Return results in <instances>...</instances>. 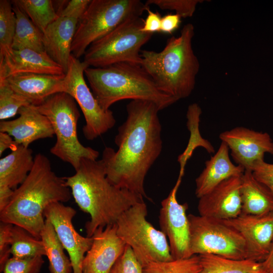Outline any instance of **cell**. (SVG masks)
Instances as JSON below:
<instances>
[{
	"label": "cell",
	"mask_w": 273,
	"mask_h": 273,
	"mask_svg": "<svg viewBox=\"0 0 273 273\" xmlns=\"http://www.w3.org/2000/svg\"><path fill=\"white\" fill-rule=\"evenodd\" d=\"M76 213L70 206L61 202L50 204L43 215L52 224L65 250L68 254L73 273H82L84 257L93 243V237H83L75 229L72 219Z\"/></svg>",
	"instance_id": "4fadbf2b"
},
{
	"label": "cell",
	"mask_w": 273,
	"mask_h": 273,
	"mask_svg": "<svg viewBox=\"0 0 273 273\" xmlns=\"http://www.w3.org/2000/svg\"><path fill=\"white\" fill-rule=\"evenodd\" d=\"M33 164L32 150L18 145L0 159V186L16 189L26 178Z\"/></svg>",
	"instance_id": "cb8c5ba5"
},
{
	"label": "cell",
	"mask_w": 273,
	"mask_h": 273,
	"mask_svg": "<svg viewBox=\"0 0 273 273\" xmlns=\"http://www.w3.org/2000/svg\"><path fill=\"white\" fill-rule=\"evenodd\" d=\"M44 260L42 257L31 258L10 257L3 269L4 273H39Z\"/></svg>",
	"instance_id": "e575fe53"
},
{
	"label": "cell",
	"mask_w": 273,
	"mask_h": 273,
	"mask_svg": "<svg viewBox=\"0 0 273 273\" xmlns=\"http://www.w3.org/2000/svg\"><path fill=\"white\" fill-rule=\"evenodd\" d=\"M18 145L8 133L0 132V156H2L6 150L10 149L12 151Z\"/></svg>",
	"instance_id": "b9f144b4"
},
{
	"label": "cell",
	"mask_w": 273,
	"mask_h": 273,
	"mask_svg": "<svg viewBox=\"0 0 273 273\" xmlns=\"http://www.w3.org/2000/svg\"><path fill=\"white\" fill-rule=\"evenodd\" d=\"M21 73L65 74L61 66L46 52L11 48L0 54V79Z\"/></svg>",
	"instance_id": "ac0fdd59"
},
{
	"label": "cell",
	"mask_w": 273,
	"mask_h": 273,
	"mask_svg": "<svg viewBox=\"0 0 273 273\" xmlns=\"http://www.w3.org/2000/svg\"><path fill=\"white\" fill-rule=\"evenodd\" d=\"M201 270L198 255L168 261L152 262L143 267L144 273H200Z\"/></svg>",
	"instance_id": "4dcf8cb0"
},
{
	"label": "cell",
	"mask_w": 273,
	"mask_h": 273,
	"mask_svg": "<svg viewBox=\"0 0 273 273\" xmlns=\"http://www.w3.org/2000/svg\"><path fill=\"white\" fill-rule=\"evenodd\" d=\"M40 239L49 261L50 273H71L73 268L70 258L65 254L54 228L47 219H45Z\"/></svg>",
	"instance_id": "4316f807"
},
{
	"label": "cell",
	"mask_w": 273,
	"mask_h": 273,
	"mask_svg": "<svg viewBox=\"0 0 273 273\" xmlns=\"http://www.w3.org/2000/svg\"><path fill=\"white\" fill-rule=\"evenodd\" d=\"M242 213L259 215L273 212V194L253 176L251 171L245 170L241 187Z\"/></svg>",
	"instance_id": "603a6c76"
},
{
	"label": "cell",
	"mask_w": 273,
	"mask_h": 273,
	"mask_svg": "<svg viewBox=\"0 0 273 273\" xmlns=\"http://www.w3.org/2000/svg\"><path fill=\"white\" fill-rule=\"evenodd\" d=\"M64 177L78 207L90 215L85 225L87 237H92L99 227L116 223L124 211L144 201L131 191L111 184L101 159L84 158L74 175Z\"/></svg>",
	"instance_id": "7a4b0ae2"
},
{
	"label": "cell",
	"mask_w": 273,
	"mask_h": 273,
	"mask_svg": "<svg viewBox=\"0 0 273 273\" xmlns=\"http://www.w3.org/2000/svg\"><path fill=\"white\" fill-rule=\"evenodd\" d=\"M182 177L176 183L168 196L161 202L159 214L161 231L168 240L170 253L173 259L193 256L190 249V224L187 203H179L176 198Z\"/></svg>",
	"instance_id": "7c38bea8"
},
{
	"label": "cell",
	"mask_w": 273,
	"mask_h": 273,
	"mask_svg": "<svg viewBox=\"0 0 273 273\" xmlns=\"http://www.w3.org/2000/svg\"><path fill=\"white\" fill-rule=\"evenodd\" d=\"M14 191L4 186H0V211H2L10 202Z\"/></svg>",
	"instance_id": "7bdbcfd3"
},
{
	"label": "cell",
	"mask_w": 273,
	"mask_h": 273,
	"mask_svg": "<svg viewBox=\"0 0 273 273\" xmlns=\"http://www.w3.org/2000/svg\"><path fill=\"white\" fill-rule=\"evenodd\" d=\"M253 176L273 194V164L264 160L256 162L251 169Z\"/></svg>",
	"instance_id": "74e56055"
},
{
	"label": "cell",
	"mask_w": 273,
	"mask_h": 273,
	"mask_svg": "<svg viewBox=\"0 0 273 273\" xmlns=\"http://www.w3.org/2000/svg\"><path fill=\"white\" fill-rule=\"evenodd\" d=\"M144 23L141 17L124 22L92 43L84 54L83 62L94 68L122 62L141 65V48L153 35L141 30Z\"/></svg>",
	"instance_id": "ba28073f"
},
{
	"label": "cell",
	"mask_w": 273,
	"mask_h": 273,
	"mask_svg": "<svg viewBox=\"0 0 273 273\" xmlns=\"http://www.w3.org/2000/svg\"><path fill=\"white\" fill-rule=\"evenodd\" d=\"M159 111L153 102L131 100L126 105V119L115 137L117 150L106 147L102 153L101 160L109 181L143 199L148 198L145 177L162 149Z\"/></svg>",
	"instance_id": "6da1fadb"
},
{
	"label": "cell",
	"mask_w": 273,
	"mask_h": 273,
	"mask_svg": "<svg viewBox=\"0 0 273 273\" xmlns=\"http://www.w3.org/2000/svg\"><path fill=\"white\" fill-rule=\"evenodd\" d=\"M88 66L72 54L63 81L62 93L70 95L81 109L85 124L82 128L85 138L93 141L112 128L116 123L113 113L99 105L85 80L84 70Z\"/></svg>",
	"instance_id": "8fae6325"
},
{
	"label": "cell",
	"mask_w": 273,
	"mask_h": 273,
	"mask_svg": "<svg viewBox=\"0 0 273 273\" xmlns=\"http://www.w3.org/2000/svg\"><path fill=\"white\" fill-rule=\"evenodd\" d=\"M194 34V26L188 23L160 52L141 51V66L159 90L176 101L188 97L195 88L200 64L192 48Z\"/></svg>",
	"instance_id": "277c9868"
},
{
	"label": "cell",
	"mask_w": 273,
	"mask_h": 273,
	"mask_svg": "<svg viewBox=\"0 0 273 273\" xmlns=\"http://www.w3.org/2000/svg\"><path fill=\"white\" fill-rule=\"evenodd\" d=\"M16 19L11 1H0V54L11 49Z\"/></svg>",
	"instance_id": "1f68e13d"
},
{
	"label": "cell",
	"mask_w": 273,
	"mask_h": 273,
	"mask_svg": "<svg viewBox=\"0 0 273 273\" xmlns=\"http://www.w3.org/2000/svg\"><path fill=\"white\" fill-rule=\"evenodd\" d=\"M33 106V105H32ZM33 107L50 120L56 136L51 153L77 170L84 159L97 160L99 152L84 146L79 141L77 125L80 113L75 100L65 93H58Z\"/></svg>",
	"instance_id": "8992f818"
},
{
	"label": "cell",
	"mask_w": 273,
	"mask_h": 273,
	"mask_svg": "<svg viewBox=\"0 0 273 273\" xmlns=\"http://www.w3.org/2000/svg\"><path fill=\"white\" fill-rule=\"evenodd\" d=\"M78 20L60 17L42 33L45 51L63 68L66 74L71 54V46Z\"/></svg>",
	"instance_id": "7402d4cb"
},
{
	"label": "cell",
	"mask_w": 273,
	"mask_h": 273,
	"mask_svg": "<svg viewBox=\"0 0 273 273\" xmlns=\"http://www.w3.org/2000/svg\"><path fill=\"white\" fill-rule=\"evenodd\" d=\"M229 152L227 145L221 142L217 151L205 162V167L195 180V194L198 198L210 192L224 180L244 173L245 169L233 163Z\"/></svg>",
	"instance_id": "44dd1931"
},
{
	"label": "cell",
	"mask_w": 273,
	"mask_h": 273,
	"mask_svg": "<svg viewBox=\"0 0 273 273\" xmlns=\"http://www.w3.org/2000/svg\"><path fill=\"white\" fill-rule=\"evenodd\" d=\"M92 0H71L60 11V17L73 18L78 20L86 10Z\"/></svg>",
	"instance_id": "f35d334b"
},
{
	"label": "cell",
	"mask_w": 273,
	"mask_h": 273,
	"mask_svg": "<svg viewBox=\"0 0 273 273\" xmlns=\"http://www.w3.org/2000/svg\"><path fill=\"white\" fill-rule=\"evenodd\" d=\"M28 16L35 26L43 33L48 26L59 16L56 12L52 1H12Z\"/></svg>",
	"instance_id": "f546056e"
},
{
	"label": "cell",
	"mask_w": 273,
	"mask_h": 273,
	"mask_svg": "<svg viewBox=\"0 0 273 273\" xmlns=\"http://www.w3.org/2000/svg\"><path fill=\"white\" fill-rule=\"evenodd\" d=\"M71 196L64 177L55 173L47 156L37 154L26 178L14 190L10 202L0 211L1 221L21 226L40 239L45 209L55 202H67Z\"/></svg>",
	"instance_id": "3957f363"
},
{
	"label": "cell",
	"mask_w": 273,
	"mask_h": 273,
	"mask_svg": "<svg viewBox=\"0 0 273 273\" xmlns=\"http://www.w3.org/2000/svg\"><path fill=\"white\" fill-rule=\"evenodd\" d=\"M219 138L228 146L236 164L245 170L251 171L265 153L273 155V141L267 132L241 126L222 132Z\"/></svg>",
	"instance_id": "5bb4252c"
},
{
	"label": "cell",
	"mask_w": 273,
	"mask_h": 273,
	"mask_svg": "<svg viewBox=\"0 0 273 273\" xmlns=\"http://www.w3.org/2000/svg\"><path fill=\"white\" fill-rule=\"evenodd\" d=\"M65 74L21 73L10 75L3 79L14 92L26 98L31 105L38 106L52 95L62 93Z\"/></svg>",
	"instance_id": "ffe728a7"
},
{
	"label": "cell",
	"mask_w": 273,
	"mask_h": 273,
	"mask_svg": "<svg viewBox=\"0 0 273 273\" xmlns=\"http://www.w3.org/2000/svg\"><path fill=\"white\" fill-rule=\"evenodd\" d=\"M11 2L16 19L12 48L15 50L28 49L39 52H46L43 43L42 33L17 4L13 1Z\"/></svg>",
	"instance_id": "484cf974"
},
{
	"label": "cell",
	"mask_w": 273,
	"mask_h": 273,
	"mask_svg": "<svg viewBox=\"0 0 273 273\" xmlns=\"http://www.w3.org/2000/svg\"><path fill=\"white\" fill-rule=\"evenodd\" d=\"M201 114V108L198 104L193 103L189 106L187 112V126L190 136L185 150L177 158L180 165L179 177H183L186 163L197 148L201 147L209 154L215 153L214 148L211 143L204 139L200 134L199 123Z\"/></svg>",
	"instance_id": "83f0119b"
},
{
	"label": "cell",
	"mask_w": 273,
	"mask_h": 273,
	"mask_svg": "<svg viewBox=\"0 0 273 273\" xmlns=\"http://www.w3.org/2000/svg\"><path fill=\"white\" fill-rule=\"evenodd\" d=\"M147 7L140 0H92L78 20L71 54L79 59L92 43L126 20L141 17Z\"/></svg>",
	"instance_id": "52a82bcc"
},
{
	"label": "cell",
	"mask_w": 273,
	"mask_h": 273,
	"mask_svg": "<svg viewBox=\"0 0 273 273\" xmlns=\"http://www.w3.org/2000/svg\"><path fill=\"white\" fill-rule=\"evenodd\" d=\"M201 0H147L145 5L149 7L155 5L163 10H173L181 18L191 17L194 14L197 5Z\"/></svg>",
	"instance_id": "836d02e7"
},
{
	"label": "cell",
	"mask_w": 273,
	"mask_h": 273,
	"mask_svg": "<svg viewBox=\"0 0 273 273\" xmlns=\"http://www.w3.org/2000/svg\"><path fill=\"white\" fill-rule=\"evenodd\" d=\"M31 105L24 97L14 92L4 79H0V119L6 120L18 113L19 109Z\"/></svg>",
	"instance_id": "d6a6232c"
},
{
	"label": "cell",
	"mask_w": 273,
	"mask_h": 273,
	"mask_svg": "<svg viewBox=\"0 0 273 273\" xmlns=\"http://www.w3.org/2000/svg\"><path fill=\"white\" fill-rule=\"evenodd\" d=\"M19 116L0 122V132L8 133L18 145L28 147L36 140L52 138L55 134L51 123L32 105L21 108Z\"/></svg>",
	"instance_id": "d6986e66"
},
{
	"label": "cell",
	"mask_w": 273,
	"mask_h": 273,
	"mask_svg": "<svg viewBox=\"0 0 273 273\" xmlns=\"http://www.w3.org/2000/svg\"><path fill=\"white\" fill-rule=\"evenodd\" d=\"M117 229L115 223L95 231L91 247L82 262V273H110L126 246L117 235Z\"/></svg>",
	"instance_id": "e0dca14e"
},
{
	"label": "cell",
	"mask_w": 273,
	"mask_h": 273,
	"mask_svg": "<svg viewBox=\"0 0 273 273\" xmlns=\"http://www.w3.org/2000/svg\"><path fill=\"white\" fill-rule=\"evenodd\" d=\"M193 255L211 254L234 259H248L245 241L223 220L201 215H188Z\"/></svg>",
	"instance_id": "30bf717a"
},
{
	"label": "cell",
	"mask_w": 273,
	"mask_h": 273,
	"mask_svg": "<svg viewBox=\"0 0 273 273\" xmlns=\"http://www.w3.org/2000/svg\"><path fill=\"white\" fill-rule=\"evenodd\" d=\"M84 72L93 95L105 110L124 100L150 101L160 110L177 102L158 89L141 65L122 62L101 68L88 67Z\"/></svg>",
	"instance_id": "5b68a950"
},
{
	"label": "cell",
	"mask_w": 273,
	"mask_h": 273,
	"mask_svg": "<svg viewBox=\"0 0 273 273\" xmlns=\"http://www.w3.org/2000/svg\"><path fill=\"white\" fill-rule=\"evenodd\" d=\"M181 17L175 14H167L162 17L160 32L171 34L177 30L181 23Z\"/></svg>",
	"instance_id": "60d3db41"
},
{
	"label": "cell",
	"mask_w": 273,
	"mask_h": 273,
	"mask_svg": "<svg viewBox=\"0 0 273 273\" xmlns=\"http://www.w3.org/2000/svg\"><path fill=\"white\" fill-rule=\"evenodd\" d=\"M242 175L224 180L200 198L198 204L199 215L221 220L239 216L242 213Z\"/></svg>",
	"instance_id": "9a60e30c"
},
{
	"label": "cell",
	"mask_w": 273,
	"mask_h": 273,
	"mask_svg": "<svg viewBox=\"0 0 273 273\" xmlns=\"http://www.w3.org/2000/svg\"><path fill=\"white\" fill-rule=\"evenodd\" d=\"M13 224L1 221L0 223V270L10 258L12 240V230Z\"/></svg>",
	"instance_id": "8d00e7d4"
},
{
	"label": "cell",
	"mask_w": 273,
	"mask_h": 273,
	"mask_svg": "<svg viewBox=\"0 0 273 273\" xmlns=\"http://www.w3.org/2000/svg\"><path fill=\"white\" fill-rule=\"evenodd\" d=\"M223 221L242 236L248 259L258 262L264 260L273 241V212L259 215L241 213L235 218Z\"/></svg>",
	"instance_id": "2e32d148"
},
{
	"label": "cell",
	"mask_w": 273,
	"mask_h": 273,
	"mask_svg": "<svg viewBox=\"0 0 273 273\" xmlns=\"http://www.w3.org/2000/svg\"><path fill=\"white\" fill-rule=\"evenodd\" d=\"M12 257L18 258H31L46 256L41 239L33 236L24 228L13 225L10 249Z\"/></svg>",
	"instance_id": "f1b7e54d"
},
{
	"label": "cell",
	"mask_w": 273,
	"mask_h": 273,
	"mask_svg": "<svg viewBox=\"0 0 273 273\" xmlns=\"http://www.w3.org/2000/svg\"><path fill=\"white\" fill-rule=\"evenodd\" d=\"M261 263L265 273H273V241L267 254Z\"/></svg>",
	"instance_id": "ee69618b"
},
{
	"label": "cell",
	"mask_w": 273,
	"mask_h": 273,
	"mask_svg": "<svg viewBox=\"0 0 273 273\" xmlns=\"http://www.w3.org/2000/svg\"><path fill=\"white\" fill-rule=\"evenodd\" d=\"M146 11L148 12L141 30L146 33L153 34L155 32H160L162 17L157 12L152 11L149 7L147 6Z\"/></svg>",
	"instance_id": "ab89813d"
},
{
	"label": "cell",
	"mask_w": 273,
	"mask_h": 273,
	"mask_svg": "<svg viewBox=\"0 0 273 273\" xmlns=\"http://www.w3.org/2000/svg\"><path fill=\"white\" fill-rule=\"evenodd\" d=\"M147 215L142 201L124 211L116 223L117 235L131 248L143 267L152 262L173 259L167 237L147 220Z\"/></svg>",
	"instance_id": "9c48e42d"
},
{
	"label": "cell",
	"mask_w": 273,
	"mask_h": 273,
	"mask_svg": "<svg viewBox=\"0 0 273 273\" xmlns=\"http://www.w3.org/2000/svg\"><path fill=\"white\" fill-rule=\"evenodd\" d=\"M198 255L200 273H265L261 262L250 259H234L211 254Z\"/></svg>",
	"instance_id": "d4e9b609"
},
{
	"label": "cell",
	"mask_w": 273,
	"mask_h": 273,
	"mask_svg": "<svg viewBox=\"0 0 273 273\" xmlns=\"http://www.w3.org/2000/svg\"><path fill=\"white\" fill-rule=\"evenodd\" d=\"M110 273H144L143 266L131 248L126 245L124 252L117 259Z\"/></svg>",
	"instance_id": "d590c367"
}]
</instances>
